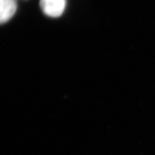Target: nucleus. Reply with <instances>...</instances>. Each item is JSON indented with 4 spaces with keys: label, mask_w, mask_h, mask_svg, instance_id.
<instances>
[{
    "label": "nucleus",
    "mask_w": 155,
    "mask_h": 155,
    "mask_svg": "<svg viewBox=\"0 0 155 155\" xmlns=\"http://www.w3.org/2000/svg\"><path fill=\"white\" fill-rule=\"evenodd\" d=\"M42 11L51 18H58L64 13L66 6L65 0H40Z\"/></svg>",
    "instance_id": "obj_1"
},
{
    "label": "nucleus",
    "mask_w": 155,
    "mask_h": 155,
    "mask_svg": "<svg viewBox=\"0 0 155 155\" xmlns=\"http://www.w3.org/2000/svg\"><path fill=\"white\" fill-rule=\"evenodd\" d=\"M16 0H1L0 1V25L6 23L11 19L17 11Z\"/></svg>",
    "instance_id": "obj_2"
},
{
    "label": "nucleus",
    "mask_w": 155,
    "mask_h": 155,
    "mask_svg": "<svg viewBox=\"0 0 155 155\" xmlns=\"http://www.w3.org/2000/svg\"><path fill=\"white\" fill-rule=\"evenodd\" d=\"M0 1H1V0H0Z\"/></svg>",
    "instance_id": "obj_3"
}]
</instances>
